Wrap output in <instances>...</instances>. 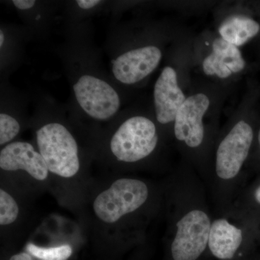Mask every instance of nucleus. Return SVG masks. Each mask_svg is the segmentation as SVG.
Wrapping results in <instances>:
<instances>
[{
  "label": "nucleus",
  "instance_id": "9b49d317",
  "mask_svg": "<svg viewBox=\"0 0 260 260\" xmlns=\"http://www.w3.org/2000/svg\"><path fill=\"white\" fill-rule=\"evenodd\" d=\"M0 167L5 171L24 170L39 181L47 179L49 169L40 153L30 143L15 142L7 145L0 153Z\"/></svg>",
  "mask_w": 260,
  "mask_h": 260
},
{
  "label": "nucleus",
  "instance_id": "7ed1b4c3",
  "mask_svg": "<svg viewBox=\"0 0 260 260\" xmlns=\"http://www.w3.org/2000/svg\"><path fill=\"white\" fill-rule=\"evenodd\" d=\"M158 143L156 126L143 116L126 119L116 130L111 140V150L120 161L134 162L153 153Z\"/></svg>",
  "mask_w": 260,
  "mask_h": 260
},
{
  "label": "nucleus",
  "instance_id": "a211bd4d",
  "mask_svg": "<svg viewBox=\"0 0 260 260\" xmlns=\"http://www.w3.org/2000/svg\"><path fill=\"white\" fill-rule=\"evenodd\" d=\"M77 3L82 9L88 10L96 6L99 3H101V1H99V0H78L77 1Z\"/></svg>",
  "mask_w": 260,
  "mask_h": 260
},
{
  "label": "nucleus",
  "instance_id": "4468645a",
  "mask_svg": "<svg viewBox=\"0 0 260 260\" xmlns=\"http://www.w3.org/2000/svg\"><path fill=\"white\" fill-rule=\"evenodd\" d=\"M26 249L32 256L42 260H67L73 253V249L69 245L42 248L32 244H28Z\"/></svg>",
  "mask_w": 260,
  "mask_h": 260
},
{
  "label": "nucleus",
  "instance_id": "412c9836",
  "mask_svg": "<svg viewBox=\"0 0 260 260\" xmlns=\"http://www.w3.org/2000/svg\"><path fill=\"white\" fill-rule=\"evenodd\" d=\"M5 41V36L3 34V32L0 31V47H3V43H4Z\"/></svg>",
  "mask_w": 260,
  "mask_h": 260
},
{
  "label": "nucleus",
  "instance_id": "1a4fd4ad",
  "mask_svg": "<svg viewBox=\"0 0 260 260\" xmlns=\"http://www.w3.org/2000/svg\"><path fill=\"white\" fill-rule=\"evenodd\" d=\"M178 78L176 70L167 66L162 70L154 85V107L160 124H174L179 109L187 97L179 85Z\"/></svg>",
  "mask_w": 260,
  "mask_h": 260
},
{
  "label": "nucleus",
  "instance_id": "39448f33",
  "mask_svg": "<svg viewBox=\"0 0 260 260\" xmlns=\"http://www.w3.org/2000/svg\"><path fill=\"white\" fill-rule=\"evenodd\" d=\"M253 138L250 124L245 119L236 120L217 148L215 171L220 179L229 180L237 177L249 155Z\"/></svg>",
  "mask_w": 260,
  "mask_h": 260
},
{
  "label": "nucleus",
  "instance_id": "20e7f679",
  "mask_svg": "<svg viewBox=\"0 0 260 260\" xmlns=\"http://www.w3.org/2000/svg\"><path fill=\"white\" fill-rule=\"evenodd\" d=\"M148 188L143 181L133 179H118L95 198L93 210L98 218L107 223H115L133 213L148 198Z\"/></svg>",
  "mask_w": 260,
  "mask_h": 260
},
{
  "label": "nucleus",
  "instance_id": "423d86ee",
  "mask_svg": "<svg viewBox=\"0 0 260 260\" xmlns=\"http://www.w3.org/2000/svg\"><path fill=\"white\" fill-rule=\"evenodd\" d=\"M211 223L208 215L193 210L177 222L172 244L174 260H197L208 246Z\"/></svg>",
  "mask_w": 260,
  "mask_h": 260
},
{
  "label": "nucleus",
  "instance_id": "f03ea898",
  "mask_svg": "<svg viewBox=\"0 0 260 260\" xmlns=\"http://www.w3.org/2000/svg\"><path fill=\"white\" fill-rule=\"evenodd\" d=\"M37 145L49 172L59 177H74L80 169L78 148L73 135L62 124L50 123L37 132Z\"/></svg>",
  "mask_w": 260,
  "mask_h": 260
},
{
  "label": "nucleus",
  "instance_id": "4be33fe9",
  "mask_svg": "<svg viewBox=\"0 0 260 260\" xmlns=\"http://www.w3.org/2000/svg\"><path fill=\"white\" fill-rule=\"evenodd\" d=\"M258 140H259V144L260 146V129L259 130V134H258Z\"/></svg>",
  "mask_w": 260,
  "mask_h": 260
},
{
  "label": "nucleus",
  "instance_id": "aec40b11",
  "mask_svg": "<svg viewBox=\"0 0 260 260\" xmlns=\"http://www.w3.org/2000/svg\"><path fill=\"white\" fill-rule=\"evenodd\" d=\"M254 198H255L256 202L260 204V186L256 189Z\"/></svg>",
  "mask_w": 260,
  "mask_h": 260
},
{
  "label": "nucleus",
  "instance_id": "9d476101",
  "mask_svg": "<svg viewBox=\"0 0 260 260\" xmlns=\"http://www.w3.org/2000/svg\"><path fill=\"white\" fill-rule=\"evenodd\" d=\"M246 61L239 47L220 37L213 39L210 51L202 61V69L207 76L226 80L242 73Z\"/></svg>",
  "mask_w": 260,
  "mask_h": 260
},
{
  "label": "nucleus",
  "instance_id": "ddd939ff",
  "mask_svg": "<svg viewBox=\"0 0 260 260\" xmlns=\"http://www.w3.org/2000/svg\"><path fill=\"white\" fill-rule=\"evenodd\" d=\"M259 31V24L255 20L237 12L224 16L218 26V37L239 48L255 37Z\"/></svg>",
  "mask_w": 260,
  "mask_h": 260
},
{
  "label": "nucleus",
  "instance_id": "2eb2a0df",
  "mask_svg": "<svg viewBox=\"0 0 260 260\" xmlns=\"http://www.w3.org/2000/svg\"><path fill=\"white\" fill-rule=\"evenodd\" d=\"M19 208L15 200L6 191L0 190V224L9 225L18 218Z\"/></svg>",
  "mask_w": 260,
  "mask_h": 260
},
{
  "label": "nucleus",
  "instance_id": "f8f14e48",
  "mask_svg": "<svg viewBox=\"0 0 260 260\" xmlns=\"http://www.w3.org/2000/svg\"><path fill=\"white\" fill-rule=\"evenodd\" d=\"M242 232L223 218L211 223L208 247L215 257L221 260L232 259L242 242Z\"/></svg>",
  "mask_w": 260,
  "mask_h": 260
},
{
  "label": "nucleus",
  "instance_id": "6ab92c4d",
  "mask_svg": "<svg viewBox=\"0 0 260 260\" xmlns=\"http://www.w3.org/2000/svg\"><path fill=\"white\" fill-rule=\"evenodd\" d=\"M10 260H32V259L30 254L27 253H20L12 256Z\"/></svg>",
  "mask_w": 260,
  "mask_h": 260
},
{
  "label": "nucleus",
  "instance_id": "6e6552de",
  "mask_svg": "<svg viewBox=\"0 0 260 260\" xmlns=\"http://www.w3.org/2000/svg\"><path fill=\"white\" fill-rule=\"evenodd\" d=\"M162 56L161 49L155 45L132 49L112 61L113 74L126 85L139 83L155 71Z\"/></svg>",
  "mask_w": 260,
  "mask_h": 260
},
{
  "label": "nucleus",
  "instance_id": "f257e3e1",
  "mask_svg": "<svg viewBox=\"0 0 260 260\" xmlns=\"http://www.w3.org/2000/svg\"><path fill=\"white\" fill-rule=\"evenodd\" d=\"M220 93L214 88H201L189 94L174 122L176 139L188 148H200L205 138V121L218 112Z\"/></svg>",
  "mask_w": 260,
  "mask_h": 260
},
{
  "label": "nucleus",
  "instance_id": "f3484780",
  "mask_svg": "<svg viewBox=\"0 0 260 260\" xmlns=\"http://www.w3.org/2000/svg\"><path fill=\"white\" fill-rule=\"evenodd\" d=\"M13 4L17 8L20 10H28L32 8L36 4L34 0H14Z\"/></svg>",
  "mask_w": 260,
  "mask_h": 260
},
{
  "label": "nucleus",
  "instance_id": "dca6fc26",
  "mask_svg": "<svg viewBox=\"0 0 260 260\" xmlns=\"http://www.w3.org/2000/svg\"><path fill=\"white\" fill-rule=\"evenodd\" d=\"M20 130V124L15 118L4 113H1L0 114V145H4L14 139Z\"/></svg>",
  "mask_w": 260,
  "mask_h": 260
},
{
  "label": "nucleus",
  "instance_id": "0eeeda50",
  "mask_svg": "<svg viewBox=\"0 0 260 260\" xmlns=\"http://www.w3.org/2000/svg\"><path fill=\"white\" fill-rule=\"evenodd\" d=\"M73 89L80 107L93 119L107 120L119 111V94L104 80L91 75H83Z\"/></svg>",
  "mask_w": 260,
  "mask_h": 260
}]
</instances>
